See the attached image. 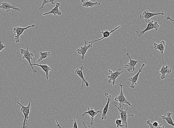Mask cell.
<instances>
[{"label": "cell", "mask_w": 174, "mask_h": 128, "mask_svg": "<svg viewBox=\"0 0 174 128\" xmlns=\"http://www.w3.org/2000/svg\"><path fill=\"white\" fill-rule=\"evenodd\" d=\"M147 25L146 28L143 30H137L135 32L136 36L139 38L142 37L145 33L148 32L152 29H155L157 31L160 25L158 24L157 22H154L153 21H151L150 19L145 21Z\"/></svg>", "instance_id": "1"}, {"label": "cell", "mask_w": 174, "mask_h": 128, "mask_svg": "<svg viewBox=\"0 0 174 128\" xmlns=\"http://www.w3.org/2000/svg\"><path fill=\"white\" fill-rule=\"evenodd\" d=\"M119 86L121 87V91L119 95L118 96L115 97L114 98V101H115V103H116L117 102H118V105H119V107H123V106L126 107V105L127 104L128 105L131 107H133L130 102L128 100L127 98L124 96L123 91H122V87L123 85H122L121 83L119 84Z\"/></svg>", "instance_id": "2"}, {"label": "cell", "mask_w": 174, "mask_h": 128, "mask_svg": "<svg viewBox=\"0 0 174 128\" xmlns=\"http://www.w3.org/2000/svg\"><path fill=\"white\" fill-rule=\"evenodd\" d=\"M110 102L118 108V109L119 111V114L120 116V118L121 119L122 122V128H127V119L128 117H131L132 118H133V117L135 116V114H132L130 115H127V111L128 109H129L128 108H127V109L124 110H123V108L118 107L117 106L115 105V104H114L112 102Z\"/></svg>", "instance_id": "3"}, {"label": "cell", "mask_w": 174, "mask_h": 128, "mask_svg": "<svg viewBox=\"0 0 174 128\" xmlns=\"http://www.w3.org/2000/svg\"><path fill=\"white\" fill-rule=\"evenodd\" d=\"M20 53L23 55V59H26L28 62L29 64L31 67L33 71L35 74H36L37 72V70H35L34 67L33 66L32 63L31 62V60L33 59V58L35 57L34 54H33L32 52H30L29 50L28 47H27L26 49H21L20 50Z\"/></svg>", "instance_id": "4"}, {"label": "cell", "mask_w": 174, "mask_h": 128, "mask_svg": "<svg viewBox=\"0 0 174 128\" xmlns=\"http://www.w3.org/2000/svg\"><path fill=\"white\" fill-rule=\"evenodd\" d=\"M17 103L21 107L20 110L21 111L22 113H23L24 116L22 128H26V126L27 124V120H28L29 118V115L30 111V102H29L28 105L27 106H25V105H22L21 103H20L19 101H18Z\"/></svg>", "instance_id": "5"}, {"label": "cell", "mask_w": 174, "mask_h": 128, "mask_svg": "<svg viewBox=\"0 0 174 128\" xmlns=\"http://www.w3.org/2000/svg\"><path fill=\"white\" fill-rule=\"evenodd\" d=\"M35 26V25L33 24L31 26H28L26 27H22L19 26H16L14 27L13 31L14 34H16V35L14 36V40L16 43L19 42L20 36L22 35L26 30H27L28 29L31 27H34Z\"/></svg>", "instance_id": "6"}, {"label": "cell", "mask_w": 174, "mask_h": 128, "mask_svg": "<svg viewBox=\"0 0 174 128\" xmlns=\"http://www.w3.org/2000/svg\"><path fill=\"white\" fill-rule=\"evenodd\" d=\"M123 68L119 69L117 70L116 72H113L111 70H109V74H110V76H108L107 78H109V80H108V83H110L112 82V85L113 86L115 85V80H116L117 78L119 77L120 74H121L123 71Z\"/></svg>", "instance_id": "7"}, {"label": "cell", "mask_w": 174, "mask_h": 128, "mask_svg": "<svg viewBox=\"0 0 174 128\" xmlns=\"http://www.w3.org/2000/svg\"><path fill=\"white\" fill-rule=\"evenodd\" d=\"M127 56L129 58V62L127 64H125L124 65V68H125L129 72L133 73L135 72L136 68H135V66L137 65V63H138L139 60H135L132 59L130 56V54L129 53H127L126 54L125 56Z\"/></svg>", "instance_id": "8"}, {"label": "cell", "mask_w": 174, "mask_h": 128, "mask_svg": "<svg viewBox=\"0 0 174 128\" xmlns=\"http://www.w3.org/2000/svg\"><path fill=\"white\" fill-rule=\"evenodd\" d=\"M84 45L83 46H81L79 48L77 49V53L78 54L81 55V58L82 60L85 59V55L87 53V51L89 49L92 48L93 43H89V44L87 46V41L86 40H84Z\"/></svg>", "instance_id": "9"}, {"label": "cell", "mask_w": 174, "mask_h": 128, "mask_svg": "<svg viewBox=\"0 0 174 128\" xmlns=\"http://www.w3.org/2000/svg\"><path fill=\"white\" fill-rule=\"evenodd\" d=\"M84 67L83 66H81L80 68H77L76 70H75V74L78 75L79 77L81 78L82 80V84L81 86L80 89L83 90L84 89V83H85L86 86L87 87H89V84L88 82L85 79L84 77L83 74V71L84 69Z\"/></svg>", "instance_id": "10"}, {"label": "cell", "mask_w": 174, "mask_h": 128, "mask_svg": "<svg viewBox=\"0 0 174 128\" xmlns=\"http://www.w3.org/2000/svg\"><path fill=\"white\" fill-rule=\"evenodd\" d=\"M145 64L143 63L142 65V66L140 68H139L138 73L136 74H135L133 77L129 78H128V80L130 83V87L131 88H135V86L137 85V82L138 81V78L140 73L142 72L143 68L145 66Z\"/></svg>", "instance_id": "11"}, {"label": "cell", "mask_w": 174, "mask_h": 128, "mask_svg": "<svg viewBox=\"0 0 174 128\" xmlns=\"http://www.w3.org/2000/svg\"><path fill=\"white\" fill-rule=\"evenodd\" d=\"M164 11L162 12L158 13H151L149 11L146 10L143 12V13L141 14L139 16V18L140 19H144L145 21L146 20H149L152 17L154 16L158 15H161L164 16Z\"/></svg>", "instance_id": "12"}, {"label": "cell", "mask_w": 174, "mask_h": 128, "mask_svg": "<svg viewBox=\"0 0 174 128\" xmlns=\"http://www.w3.org/2000/svg\"><path fill=\"white\" fill-rule=\"evenodd\" d=\"M105 96L106 100H107V103H106L105 107L104 108L102 116V120H106L107 118V114L109 110V105L111 102L112 96L110 94L107 93H105Z\"/></svg>", "instance_id": "13"}, {"label": "cell", "mask_w": 174, "mask_h": 128, "mask_svg": "<svg viewBox=\"0 0 174 128\" xmlns=\"http://www.w3.org/2000/svg\"><path fill=\"white\" fill-rule=\"evenodd\" d=\"M0 3H1L0 9L6 12H10V9H12L13 10H15L16 11L20 12L21 11V10L19 8L11 5L10 3L6 2L3 1Z\"/></svg>", "instance_id": "14"}, {"label": "cell", "mask_w": 174, "mask_h": 128, "mask_svg": "<svg viewBox=\"0 0 174 128\" xmlns=\"http://www.w3.org/2000/svg\"><path fill=\"white\" fill-rule=\"evenodd\" d=\"M122 25L119 26L118 27H116L114 29H113V30H111L110 32L108 31L107 30H106L104 31H102V32H99L100 33L102 34V37L100 39H99L97 40H95V41H89V43H94L95 42L101 41V40L105 39V38H107L110 37L111 35V34L113 33V32H114L115 31L117 30H119V28L120 27H121Z\"/></svg>", "instance_id": "15"}, {"label": "cell", "mask_w": 174, "mask_h": 128, "mask_svg": "<svg viewBox=\"0 0 174 128\" xmlns=\"http://www.w3.org/2000/svg\"><path fill=\"white\" fill-rule=\"evenodd\" d=\"M162 68H161L160 70L158 72L160 73L161 75L160 76L161 79L162 80H164L165 78H166V74H168L169 75L170 73L172 72V70L170 69L169 66H166L165 67L164 66V58H163V56L162 55Z\"/></svg>", "instance_id": "16"}, {"label": "cell", "mask_w": 174, "mask_h": 128, "mask_svg": "<svg viewBox=\"0 0 174 128\" xmlns=\"http://www.w3.org/2000/svg\"><path fill=\"white\" fill-rule=\"evenodd\" d=\"M102 113V110H100L97 111H95L94 109L92 107H88V111L87 112H85L82 114V117H84L85 114H89L91 116V122L90 123L91 125L92 126L93 124V120H94L95 116H96L98 113Z\"/></svg>", "instance_id": "17"}, {"label": "cell", "mask_w": 174, "mask_h": 128, "mask_svg": "<svg viewBox=\"0 0 174 128\" xmlns=\"http://www.w3.org/2000/svg\"><path fill=\"white\" fill-rule=\"evenodd\" d=\"M60 5H61V3L59 2H57L56 3V6L52 10L49 12L42 14V15L45 16L49 14H52L54 16H56V15L61 16L62 14V12L60 11L59 9Z\"/></svg>", "instance_id": "18"}, {"label": "cell", "mask_w": 174, "mask_h": 128, "mask_svg": "<svg viewBox=\"0 0 174 128\" xmlns=\"http://www.w3.org/2000/svg\"><path fill=\"white\" fill-rule=\"evenodd\" d=\"M165 45V42L162 40L159 44L156 43H154V48L160 51L161 54L164 55Z\"/></svg>", "instance_id": "19"}, {"label": "cell", "mask_w": 174, "mask_h": 128, "mask_svg": "<svg viewBox=\"0 0 174 128\" xmlns=\"http://www.w3.org/2000/svg\"><path fill=\"white\" fill-rule=\"evenodd\" d=\"M32 66H37L41 67L44 72L46 75V78L47 80H49L48 74L49 71H51V69L50 67H49L47 65H43L41 64H38L36 63H32Z\"/></svg>", "instance_id": "20"}, {"label": "cell", "mask_w": 174, "mask_h": 128, "mask_svg": "<svg viewBox=\"0 0 174 128\" xmlns=\"http://www.w3.org/2000/svg\"><path fill=\"white\" fill-rule=\"evenodd\" d=\"M167 116L166 117L165 116H162L161 117L162 118L163 120H166L168 123L170 124V125L172 126L173 127H174V122L172 119L171 115L172 114V113L169 112H168L167 113Z\"/></svg>", "instance_id": "21"}, {"label": "cell", "mask_w": 174, "mask_h": 128, "mask_svg": "<svg viewBox=\"0 0 174 128\" xmlns=\"http://www.w3.org/2000/svg\"><path fill=\"white\" fill-rule=\"evenodd\" d=\"M82 3V6L86 7V8H89V7L93 8L94 6H100L101 4L100 2H93L90 1L84 2Z\"/></svg>", "instance_id": "22"}, {"label": "cell", "mask_w": 174, "mask_h": 128, "mask_svg": "<svg viewBox=\"0 0 174 128\" xmlns=\"http://www.w3.org/2000/svg\"><path fill=\"white\" fill-rule=\"evenodd\" d=\"M39 54L40 58L37 60V63H39L44 59L49 58L51 56V53L49 52H40Z\"/></svg>", "instance_id": "23"}, {"label": "cell", "mask_w": 174, "mask_h": 128, "mask_svg": "<svg viewBox=\"0 0 174 128\" xmlns=\"http://www.w3.org/2000/svg\"><path fill=\"white\" fill-rule=\"evenodd\" d=\"M42 1V5L41 7L38 9V10H41L44 9L45 5L51 3L52 5H55V0H41Z\"/></svg>", "instance_id": "24"}, {"label": "cell", "mask_w": 174, "mask_h": 128, "mask_svg": "<svg viewBox=\"0 0 174 128\" xmlns=\"http://www.w3.org/2000/svg\"><path fill=\"white\" fill-rule=\"evenodd\" d=\"M146 123L148 124V127H149V128H164V126H165V123H164V125L163 126L162 124H159V125L157 127H155L153 126L151 122V121L150 120H147L146 121Z\"/></svg>", "instance_id": "25"}, {"label": "cell", "mask_w": 174, "mask_h": 128, "mask_svg": "<svg viewBox=\"0 0 174 128\" xmlns=\"http://www.w3.org/2000/svg\"><path fill=\"white\" fill-rule=\"evenodd\" d=\"M116 126L117 128L122 127V122L120 118H118L115 120V124L114 125V126Z\"/></svg>", "instance_id": "26"}, {"label": "cell", "mask_w": 174, "mask_h": 128, "mask_svg": "<svg viewBox=\"0 0 174 128\" xmlns=\"http://www.w3.org/2000/svg\"><path fill=\"white\" fill-rule=\"evenodd\" d=\"M72 121L74 122V124L71 127H72V128H78L77 122L76 121V119L74 118V120H72Z\"/></svg>", "instance_id": "27"}, {"label": "cell", "mask_w": 174, "mask_h": 128, "mask_svg": "<svg viewBox=\"0 0 174 128\" xmlns=\"http://www.w3.org/2000/svg\"><path fill=\"white\" fill-rule=\"evenodd\" d=\"M6 47L7 46H5L2 42H0V52Z\"/></svg>", "instance_id": "28"}, {"label": "cell", "mask_w": 174, "mask_h": 128, "mask_svg": "<svg viewBox=\"0 0 174 128\" xmlns=\"http://www.w3.org/2000/svg\"><path fill=\"white\" fill-rule=\"evenodd\" d=\"M159 122L157 121H155L154 122H153V123H152V125L153 126H155V127H157L159 125Z\"/></svg>", "instance_id": "29"}, {"label": "cell", "mask_w": 174, "mask_h": 128, "mask_svg": "<svg viewBox=\"0 0 174 128\" xmlns=\"http://www.w3.org/2000/svg\"><path fill=\"white\" fill-rule=\"evenodd\" d=\"M167 20H168V21H171L172 22V23L174 24V20L171 19V18H170V16L169 15H168L167 16L166 18Z\"/></svg>", "instance_id": "30"}, {"label": "cell", "mask_w": 174, "mask_h": 128, "mask_svg": "<svg viewBox=\"0 0 174 128\" xmlns=\"http://www.w3.org/2000/svg\"><path fill=\"white\" fill-rule=\"evenodd\" d=\"M83 124L84 126V128H91L89 126H87L86 124H85V122H83Z\"/></svg>", "instance_id": "31"}, {"label": "cell", "mask_w": 174, "mask_h": 128, "mask_svg": "<svg viewBox=\"0 0 174 128\" xmlns=\"http://www.w3.org/2000/svg\"><path fill=\"white\" fill-rule=\"evenodd\" d=\"M56 122L57 124V126L58 127H59V128H62L61 126L60 125L59 122H58L56 120Z\"/></svg>", "instance_id": "32"}, {"label": "cell", "mask_w": 174, "mask_h": 128, "mask_svg": "<svg viewBox=\"0 0 174 128\" xmlns=\"http://www.w3.org/2000/svg\"><path fill=\"white\" fill-rule=\"evenodd\" d=\"M89 1H90V0H81V2L82 3H83L84 2Z\"/></svg>", "instance_id": "33"}, {"label": "cell", "mask_w": 174, "mask_h": 128, "mask_svg": "<svg viewBox=\"0 0 174 128\" xmlns=\"http://www.w3.org/2000/svg\"><path fill=\"white\" fill-rule=\"evenodd\" d=\"M0 6H1V3H0Z\"/></svg>", "instance_id": "34"}]
</instances>
